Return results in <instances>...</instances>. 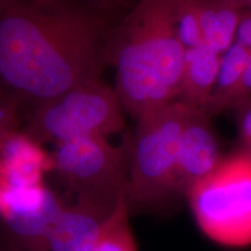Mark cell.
I'll return each mask as SVG.
<instances>
[{"label":"cell","mask_w":251,"mask_h":251,"mask_svg":"<svg viewBox=\"0 0 251 251\" xmlns=\"http://www.w3.org/2000/svg\"><path fill=\"white\" fill-rule=\"evenodd\" d=\"M130 4L8 0L0 5V86L23 117L72 87L103 79L112 31Z\"/></svg>","instance_id":"obj_1"},{"label":"cell","mask_w":251,"mask_h":251,"mask_svg":"<svg viewBox=\"0 0 251 251\" xmlns=\"http://www.w3.org/2000/svg\"><path fill=\"white\" fill-rule=\"evenodd\" d=\"M177 0H133L112 31L108 64L125 113L135 121L178 100L185 48L176 27Z\"/></svg>","instance_id":"obj_2"},{"label":"cell","mask_w":251,"mask_h":251,"mask_svg":"<svg viewBox=\"0 0 251 251\" xmlns=\"http://www.w3.org/2000/svg\"><path fill=\"white\" fill-rule=\"evenodd\" d=\"M187 112V105L175 100L136 120L129 139L126 196L130 214L164 212L179 201L175 187L176 166Z\"/></svg>","instance_id":"obj_3"},{"label":"cell","mask_w":251,"mask_h":251,"mask_svg":"<svg viewBox=\"0 0 251 251\" xmlns=\"http://www.w3.org/2000/svg\"><path fill=\"white\" fill-rule=\"evenodd\" d=\"M25 119L24 131L42 146L90 136L109 139L126 128L120 99L103 79L72 87L36 106Z\"/></svg>","instance_id":"obj_4"},{"label":"cell","mask_w":251,"mask_h":251,"mask_svg":"<svg viewBox=\"0 0 251 251\" xmlns=\"http://www.w3.org/2000/svg\"><path fill=\"white\" fill-rule=\"evenodd\" d=\"M186 199L200 229L227 247L251 244V158L236 149L224 156Z\"/></svg>","instance_id":"obj_5"},{"label":"cell","mask_w":251,"mask_h":251,"mask_svg":"<svg viewBox=\"0 0 251 251\" xmlns=\"http://www.w3.org/2000/svg\"><path fill=\"white\" fill-rule=\"evenodd\" d=\"M129 139L120 146L102 136L56 144L50 153L52 172L78 201L115 209L127 196Z\"/></svg>","instance_id":"obj_6"},{"label":"cell","mask_w":251,"mask_h":251,"mask_svg":"<svg viewBox=\"0 0 251 251\" xmlns=\"http://www.w3.org/2000/svg\"><path fill=\"white\" fill-rule=\"evenodd\" d=\"M211 120L201 109L188 107L176 166L175 187L179 200L186 199L190 191L208 177L225 156Z\"/></svg>","instance_id":"obj_7"},{"label":"cell","mask_w":251,"mask_h":251,"mask_svg":"<svg viewBox=\"0 0 251 251\" xmlns=\"http://www.w3.org/2000/svg\"><path fill=\"white\" fill-rule=\"evenodd\" d=\"M52 172L51 155L24 130H15L0 142V194L46 183Z\"/></svg>","instance_id":"obj_8"},{"label":"cell","mask_w":251,"mask_h":251,"mask_svg":"<svg viewBox=\"0 0 251 251\" xmlns=\"http://www.w3.org/2000/svg\"><path fill=\"white\" fill-rule=\"evenodd\" d=\"M115 209L78 200L64 203L47 235L46 251H89Z\"/></svg>","instance_id":"obj_9"},{"label":"cell","mask_w":251,"mask_h":251,"mask_svg":"<svg viewBox=\"0 0 251 251\" xmlns=\"http://www.w3.org/2000/svg\"><path fill=\"white\" fill-rule=\"evenodd\" d=\"M220 58L221 55L206 45L185 50L178 100L202 111L214 89Z\"/></svg>","instance_id":"obj_10"},{"label":"cell","mask_w":251,"mask_h":251,"mask_svg":"<svg viewBox=\"0 0 251 251\" xmlns=\"http://www.w3.org/2000/svg\"><path fill=\"white\" fill-rule=\"evenodd\" d=\"M203 45L222 55L236 40L246 7L226 0H198Z\"/></svg>","instance_id":"obj_11"},{"label":"cell","mask_w":251,"mask_h":251,"mask_svg":"<svg viewBox=\"0 0 251 251\" xmlns=\"http://www.w3.org/2000/svg\"><path fill=\"white\" fill-rule=\"evenodd\" d=\"M251 52L237 41L226 50L220 58V67L214 89L202 112L209 118L222 113L225 100L237 85L249 61Z\"/></svg>","instance_id":"obj_12"},{"label":"cell","mask_w":251,"mask_h":251,"mask_svg":"<svg viewBox=\"0 0 251 251\" xmlns=\"http://www.w3.org/2000/svg\"><path fill=\"white\" fill-rule=\"evenodd\" d=\"M129 209L122 200L89 251H139L129 222Z\"/></svg>","instance_id":"obj_13"},{"label":"cell","mask_w":251,"mask_h":251,"mask_svg":"<svg viewBox=\"0 0 251 251\" xmlns=\"http://www.w3.org/2000/svg\"><path fill=\"white\" fill-rule=\"evenodd\" d=\"M176 27L185 50L203 45L198 0H177Z\"/></svg>","instance_id":"obj_14"},{"label":"cell","mask_w":251,"mask_h":251,"mask_svg":"<svg viewBox=\"0 0 251 251\" xmlns=\"http://www.w3.org/2000/svg\"><path fill=\"white\" fill-rule=\"evenodd\" d=\"M21 118L20 109L0 86V142L7 135L19 130Z\"/></svg>","instance_id":"obj_15"},{"label":"cell","mask_w":251,"mask_h":251,"mask_svg":"<svg viewBox=\"0 0 251 251\" xmlns=\"http://www.w3.org/2000/svg\"><path fill=\"white\" fill-rule=\"evenodd\" d=\"M238 149L251 158V98L240 103L236 108Z\"/></svg>","instance_id":"obj_16"},{"label":"cell","mask_w":251,"mask_h":251,"mask_svg":"<svg viewBox=\"0 0 251 251\" xmlns=\"http://www.w3.org/2000/svg\"><path fill=\"white\" fill-rule=\"evenodd\" d=\"M251 98V55L246 69H244L242 76L238 80L237 85L231 91V93L225 100L222 105V112L235 109L240 103Z\"/></svg>","instance_id":"obj_17"},{"label":"cell","mask_w":251,"mask_h":251,"mask_svg":"<svg viewBox=\"0 0 251 251\" xmlns=\"http://www.w3.org/2000/svg\"><path fill=\"white\" fill-rule=\"evenodd\" d=\"M251 52V9H244L240 25H238L236 40Z\"/></svg>","instance_id":"obj_18"},{"label":"cell","mask_w":251,"mask_h":251,"mask_svg":"<svg viewBox=\"0 0 251 251\" xmlns=\"http://www.w3.org/2000/svg\"><path fill=\"white\" fill-rule=\"evenodd\" d=\"M226 1H229V2H234V4L241 5V6H243V7H246V6H247V1H248V0H226Z\"/></svg>","instance_id":"obj_19"},{"label":"cell","mask_w":251,"mask_h":251,"mask_svg":"<svg viewBox=\"0 0 251 251\" xmlns=\"http://www.w3.org/2000/svg\"><path fill=\"white\" fill-rule=\"evenodd\" d=\"M246 8H247V9H251V0H248V1H247Z\"/></svg>","instance_id":"obj_20"},{"label":"cell","mask_w":251,"mask_h":251,"mask_svg":"<svg viewBox=\"0 0 251 251\" xmlns=\"http://www.w3.org/2000/svg\"><path fill=\"white\" fill-rule=\"evenodd\" d=\"M118 1L126 2V4H130V2H133V0H118Z\"/></svg>","instance_id":"obj_21"},{"label":"cell","mask_w":251,"mask_h":251,"mask_svg":"<svg viewBox=\"0 0 251 251\" xmlns=\"http://www.w3.org/2000/svg\"><path fill=\"white\" fill-rule=\"evenodd\" d=\"M6 1H8V0H0V5L4 4V2H6Z\"/></svg>","instance_id":"obj_22"}]
</instances>
